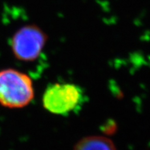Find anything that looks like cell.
<instances>
[{"instance_id": "7a4b0ae2", "label": "cell", "mask_w": 150, "mask_h": 150, "mask_svg": "<svg viewBox=\"0 0 150 150\" xmlns=\"http://www.w3.org/2000/svg\"><path fill=\"white\" fill-rule=\"evenodd\" d=\"M83 102V93L77 85L55 83L46 88L42 97L46 110L56 115H67L77 110Z\"/></svg>"}, {"instance_id": "3957f363", "label": "cell", "mask_w": 150, "mask_h": 150, "mask_svg": "<svg viewBox=\"0 0 150 150\" xmlns=\"http://www.w3.org/2000/svg\"><path fill=\"white\" fill-rule=\"evenodd\" d=\"M47 42V35L35 25H25L13 35L11 48L19 61H33L39 57Z\"/></svg>"}, {"instance_id": "277c9868", "label": "cell", "mask_w": 150, "mask_h": 150, "mask_svg": "<svg viewBox=\"0 0 150 150\" xmlns=\"http://www.w3.org/2000/svg\"><path fill=\"white\" fill-rule=\"evenodd\" d=\"M74 150H117L110 139L103 136H85L75 144Z\"/></svg>"}, {"instance_id": "6da1fadb", "label": "cell", "mask_w": 150, "mask_h": 150, "mask_svg": "<svg viewBox=\"0 0 150 150\" xmlns=\"http://www.w3.org/2000/svg\"><path fill=\"white\" fill-rule=\"evenodd\" d=\"M31 77L17 70L0 71V104L7 108H23L34 98Z\"/></svg>"}]
</instances>
